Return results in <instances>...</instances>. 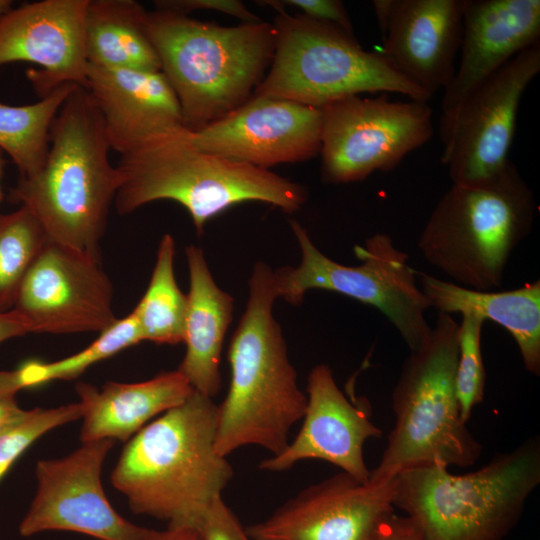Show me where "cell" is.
<instances>
[{
  "mask_svg": "<svg viewBox=\"0 0 540 540\" xmlns=\"http://www.w3.org/2000/svg\"><path fill=\"white\" fill-rule=\"evenodd\" d=\"M216 427L217 405L194 390L127 441L111 482L135 514L197 527L233 477L216 451Z\"/></svg>",
  "mask_w": 540,
  "mask_h": 540,
  "instance_id": "cell-1",
  "label": "cell"
},
{
  "mask_svg": "<svg viewBox=\"0 0 540 540\" xmlns=\"http://www.w3.org/2000/svg\"><path fill=\"white\" fill-rule=\"evenodd\" d=\"M110 150L95 101L77 85L52 122L41 168L20 176L9 200L26 207L50 241L100 258L109 209L122 183Z\"/></svg>",
  "mask_w": 540,
  "mask_h": 540,
  "instance_id": "cell-2",
  "label": "cell"
},
{
  "mask_svg": "<svg viewBox=\"0 0 540 540\" xmlns=\"http://www.w3.org/2000/svg\"><path fill=\"white\" fill-rule=\"evenodd\" d=\"M276 298L274 271L259 261L228 349L229 389L217 405L215 448L221 456L248 445L277 455L288 445L292 427L304 416L307 396L298 386L281 327L273 315Z\"/></svg>",
  "mask_w": 540,
  "mask_h": 540,
  "instance_id": "cell-3",
  "label": "cell"
},
{
  "mask_svg": "<svg viewBox=\"0 0 540 540\" xmlns=\"http://www.w3.org/2000/svg\"><path fill=\"white\" fill-rule=\"evenodd\" d=\"M117 168L122 183L114 204L120 215L153 201L173 200L189 212L198 234L212 217L243 202H265L292 213L307 199L299 183L200 150L187 127L146 139L121 154Z\"/></svg>",
  "mask_w": 540,
  "mask_h": 540,
  "instance_id": "cell-4",
  "label": "cell"
},
{
  "mask_svg": "<svg viewBox=\"0 0 540 540\" xmlns=\"http://www.w3.org/2000/svg\"><path fill=\"white\" fill-rule=\"evenodd\" d=\"M146 31L193 132L250 98L275 48L274 26L262 20L220 26L156 9L147 11Z\"/></svg>",
  "mask_w": 540,
  "mask_h": 540,
  "instance_id": "cell-5",
  "label": "cell"
},
{
  "mask_svg": "<svg viewBox=\"0 0 540 540\" xmlns=\"http://www.w3.org/2000/svg\"><path fill=\"white\" fill-rule=\"evenodd\" d=\"M393 482L394 507L413 521L422 540H504L540 483L539 439L472 472L452 474L430 463L401 471Z\"/></svg>",
  "mask_w": 540,
  "mask_h": 540,
  "instance_id": "cell-6",
  "label": "cell"
},
{
  "mask_svg": "<svg viewBox=\"0 0 540 540\" xmlns=\"http://www.w3.org/2000/svg\"><path fill=\"white\" fill-rule=\"evenodd\" d=\"M459 324L439 313L428 338L404 361L392 392L395 424L371 480L424 464L465 468L482 445L462 419L456 391Z\"/></svg>",
  "mask_w": 540,
  "mask_h": 540,
  "instance_id": "cell-7",
  "label": "cell"
},
{
  "mask_svg": "<svg viewBox=\"0 0 540 540\" xmlns=\"http://www.w3.org/2000/svg\"><path fill=\"white\" fill-rule=\"evenodd\" d=\"M536 210L532 190L510 161L487 184H452L430 213L417 246L451 282L490 291L501 286L508 260L529 234Z\"/></svg>",
  "mask_w": 540,
  "mask_h": 540,
  "instance_id": "cell-8",
  "label": "cell"
},
{
  "mask_svg": "<svg viewBox=\"0 0 540 540\" xmlns=\"http://www.w3.org/2000/svg\"><path fill=\"white\" fill-rule=\"evenodd\" d=\"M263 3L278 12L273 24L275 48L270 70L254 95L316 108L365 92L430 100L382 53L364 50L354 34L304 15H289L278 1Z\"/></svg>",
  "mask_w": 540,
  "mask_h": 540,
  "instance_id": "cell-9",
  "label": "cell"
},
{
  "mask_svg": "<svg viewBox=\"0 0 540 540\" xmlns=\"http://www.w3.org/2000/svg\"><path fill=\"white\" fill-rule=\"evenodd\" d=\"M290 226L301 261L297 267L274 271L278 297L298 305L310 289L333 291L378 309L410 351L428 338L432 327L425 312L430 305L416 284L417 272L409 265V255L399 250L388 234H374L363 246L356 245L354 253L361 264L347 266L318 250L297 221L291 220Z\"/></svg>",
  "mask_w": 540,
  "mask_h": 540,
  "instance_id": "cell-10",
  "label": "cell"
},
{
  "mask_svg": "<svg viewBox=\"0 0 540 540\" xmlns=\"http://www.w3.org/2000/svg\"><path fill=\"white\" fill-rule=\"evenodd\" d=\"M321 176L324 182L362 181L397 167L434 133L428 102L349 96L321 108Z\"/></svg>",
  "mask_w": 540,
  "mask_h": 540,
  "instance_id": "cell-11",
  "label": "cell"
},
{
  "mask_svg": "<svg viewBox=\"0 0 540 540\" xmlns=\"http://www.w3.org/2000/svg\"><path fill=\"white\" fill-rule=\"evenodd\" d=\"M539 72L537 43L517 54L465 99L441 140V162L452 184L481 186L506 168L522 96Z\"/></svg>",
  "mask_w": 540,
  "mask_h": 540,
  "instance_id": "cell-12",
  "label": "cell"
},
{
  "mask_svg": "<svg viewBox=\"0 0 540 540\" xmlns=\"http://www.w3.org/2000/svg\"><path fill=\"white\" fill-rule=\"evenodd\" d=\"M113 444L110 439L82 442L65 457L38 461L36 494L19 533L30 537L58 530L98 540H144L149 529L122 517L103 490L102 466Z\"/></svg>",
  "mask_w": 540,
  "mask_h": 540,
  "instance_id": "cell-13",
  "label": "cell"
},
{
  "mask_svg": "<svg viewBox=\"0 0 540 540\" xmlns=\"http://www.w3.org/2000/svg\"><path fill=\"white\" fill-rule=\"evenodd\" d=\"M101 259L48 241L27 271L13 307L31 333L98 331L117 319Z\"/></svg>",
  "mask_w": 540,
  "mask_h": 540,
  "instance_id": "cell-14",
  "label": "cell"
},
{
  "mask_svg": "<svg viewBox=\"0 0 540 540\" xmlns=\"http://www.w3.org/2000/svg\"><path fill=\"white\" fill-rule=\"evenodd\" d=\"M393 478L361 482L340 472L303 489L246 527L256 540H376L395 514Z\"/></svg>",
  "mask_w": 540,
  "mask_h": 540,
  "instance_id": "cell-15",
  "label": "cell"
},
{
  "mask_svg": "<svg viewBox=\"0 0 540 540\" xmlns=\"http://www.w3.org/2000/svg\"><path fill=\"white\" fill-rule=\"evenodd\" d=\"M323 114L297 102L253 95L222 118L192 131L202 151L268 169L320 153Z\"/></svg>",
  "mask_w": 540,
  "mask_h": 540,
  "instance_id": "cell-16",
  "label": "cell"
},
{
  "mask_svg": "<svg viewBox=\"0 0 540 540\" xmlns=\"http://www.w3.org/2000/svg\"><path fill=\"white\" fill-rule=\"evenodd\" d=\"M89 0H41L0 15V66L30 62L27 78L40 98L57 86L86 88L84 20Z\"/></svg>",
  "mask_w": 540,
  "mask_h": 540,
  "instance_id": "cell-17",
  "label": "cell"
},
{
  "mask_svg": "<svg viewBox=\"0 0 540 540\" xmlns=\"http://www.w3.org/2000/svg\"><path fill=\"white\" fill-rule=\"evenodd\" d=\"M464 0H375L383 55L430 99L450 84L463 31Z\"/></svg>",
  "mask_w": 540,
  "mask_h": 540,
  "instance_id": "cell-18",
  "label": "cell"
},
{
  "mask_svg": "<svg viewBox=\"0 0 540 540\" xmlns=\"http://www.w3.org/2000/svg\"><path fill=\"white\" fill-rule=\"evenodd\" d=\"M537 43L539 0H464L459 60L441 103V140L465 99L517 54Z\"/></svg>",
  "mask_w": 540,
  "mask_h": 540,
  "instance_id": "cell-19",
  "label": "cell"
},
{
  "mask_svg": "<svg viewBox=\"0 0 540 540\" xmlns=\"http://www.w3.org/2000/svg\"><path fill=\"white\" fill-rule=\"evenodd\" d=\"M307 406L302 426L286 448L259 463L269 472H283L306 459H319L337 466L353 478H370L363 454L365 442L379 438L382 431L368 411L351 403L340 390L332 370L316 365L307 379Z\"/></svg>",
  "mask_w": 540,
  "mask_h": 540,
  "instance_id": "cell-20",
  "label": "cell"
},
{
  "mask_svg": "<svg viewBox=\"0 0 540 540\" xmlns=\"http://www.w3.org/2000/svg\"><path fill=\"white\" fill-rule=\"evenodd\" d=\"M86 89L102 116L111 149L120 155L154 135L186 127L175 92L161 71L87 64Z\"/></svg>",
  "mask_w": 540,
  "mask_h": 540,
  "instance_id": "cell-21",
  "label": "cell"
},
{
  "mask_svg": "<svg viewBox=\"0 0 540 540\" xmlns=\"http://www.w3.org/2000/svg\"><path fill=\"white\" fill-rule=\"evenodd\" d=\"M76 391L84 409L82 442H127L151 419L186 401L194 389L175 370L137 383L107 382L100 390L79 382Z\"/></svg>",
  "mask_w": 540,
  "mask_h": 540,
  "instance_id": "cell-22",
  "label": "cell"
},
{
  "mask_svg": "<svg viewBox=\"0 0 540 540\" xmlns=\"http://www.w3.org/2000/svg\"><path fill=\"white\" fill-rule=\"evenodd\" d=\"M186 258L190 281L183 341L186 353L177 370L196 392L213 398L221 387V351L234 300L216 284L201 248L188 245Z\"/></svg>",
  "mask_w": 540,
  "mask_h": 540,
  "instance_id": "cell-23",
  "label": "cell"
},
{
  "mask_svg": "<svg viewBox=\"0 0 540 540\" xmlns=\"http://www.w3.org/2000/svg\"><path fill=\"white\" fill-rule=\"evenodd\" d=\"M421 291L439 313L474 314L504 327L516 342L527 371L540 374V281L503 291H477L418 273Z\"/></svg>",
  "mask_w": 540,
  "mask_h": 540,
  "instance_id": "cell-24",
  "label": "cell"
},
{
  "mask_svg": "<svg viewBox=\"0 0 540 540\" xmlns=\"http://www.w3.org/2000/svg\"><path fill=\"white\" fill-rule=\"evenodd\" d=\"M147 10L134 0H89L84 20L87 64L106 69L161 71L146 31Z\"/></svg>",
  "mask_w": 540,
  "mask_h": 540,
  "instance_id": "cell-25",
  "label": "cell"
},
{
  "mask_svg": "<svg viewBox=\"0 0 540 540\" xmlns=\"http://www.w3.org/2000/svg\"><path fill=\"white\" fill-rule=\"evenodd\" d=\"M142 341L138 322L131 312L117 319L78 353L50 363L29 360L14 370L0 371V398H14L21 389L50 381L74 379L93 364Z\"/></svg>",
  "mask_w": 540,
  "mask_h": 540,
  "instance_id": "cell-26",
  "label": "cell"
},
{
  "mask_svg": "<svg viewBox=\"0 0 540 540\" xmlns=\"http://www.w3.org/2000/svg\"><path fill=\"white\" fill-rule=\"evenodd\" d=\"M76 86L59 85L29 105L0 103V149L12 158L21 177L32 176L41 168L49 148L52 122Z\"/></svg>",
  "mask_w": 540,
  "mask_h": 540,
  "instance_id": "cell-27",
  "label": "cell"
},
{
  "mask_svg": "<svg viewBox=\"0 0 540 540\" xmlns=\"http://www.w3.org/2000/svg\"><path fill=\"white\" fill-rule=\"evenodd\" d=\"M175 242L162 236L149 285L132 311L143 341L175 345L184 341L187 295L178 287L174 273Z\"/></svg>",
  "mask_w": 540,
  "mask_h": 540,
  "instance_id": "cell-28",
  "label": "cell"
},
{
  "mask_svg": "<svg viewBox=\"0 0 540 540\" xmlns=\"http://www.w3.org/2000/svg\"><path fill=\"white\" fill-rule=\"evenodd\" d=\"M48 241L26 207L0 213V312L13 309L27 271Z\"/></svg>",
  "mask_w": 540,
  "mask_h": 540,
  "instance_id": "cell-29",
  "label": "cell"
},
{
  "mask_svg": "<svg viewBox=\"0 0 540 540\" xmlns=\"http://www.w3.org/2000/svg\"><path fill=\"white\" fill-rule=\"evenodd\" d=\"M484 320L463 314L458 331L456 391L462 419L467 423L474 407L481 403L485 390V368L481 349Z\"/></svg>",
  "mask_w": 540,
  "mask_h": 540,
  "instance_id": "cell-30",
  "label": "cell"
},
{
  "mask_svg": "<svg viewBox=\"0 0 540 540\" xmlns=\"http://www.w3.org/2000/svg\"><path fill=\"white\" fill-rule=\"evenodd\" d=\"M83 410L80 402L34 408L22 422L0 435V480L32 443L50 430L82 418Z\"/></svg>",
  "mask_w": 540,
  "mask_h": 540,
  "instance_id": "cell-31",
  "label": "cell"
},
{
  "mask_svg": "<svg viewBox=\"0 0 540 540\" xmlns=\"http://www.w3.org/2000/svg\"><path fill=\"white\" fill-rule=\"evenodd\" d=\"M197 529L202 540H256L247 533L222 496L211 503Z\"/></svg>",
  "mask_w": 540,
  "mask_h": 540,
  "instance_id": "cell-32",
  "label": "cell"
},
{
  "mask_svg": "<svg viewBox=\"0 0 540 540\" xmlns=\"http://www.w3.org/2000/svg\"><path fill=\"white\" fill-rule=\"evenodd\" d=\"M154 3L157 9L183 15H188L195 10H211L237 17L244 23L261 20L243 2L237 0H159Z\"/></svg>",
  "mask_w": 540,
  "mask_h": 540,
  "instance_id": "cell-33",
  "label": "cell"
},
{
  "mask_svg": "<svg viewBox=\"0 0 540 540\" xmlns=\"http://www.w3.org/2000/svg\"><path fill=\"white\" fill-rule=\"evenodd\" d=\"M282 6H293L303 15L320 22L330 23L350 34L353 26L344 4L338 0H285L278 1Z\"/></svg>",
  "mask_w": 540,
  "mask_h": 540,
  "instance_id": "cell-34",
  "label": "cell"
},
{
  "mask_svg": "<svg viewBox=\"0 0 540 540\" xmlns=\"http://www.w3.org/2000/svg\"><path fill=\"white\" fill-rule=\"evenodd\" d=\"M376 540H422V536L410 518L394 514L383 524Z\"/></svg>",
  "mask_w": 540,
  "mask_h": 540,
  "instance_id": "cell-35",
  "label": "cell"
},
{
  "mask_svg": "<svg viewBox=\"0 0 540 540\" xmlns=\"http://www.w3.org/2000/svg\"><path fill=\"white\" fill-rule=\"evenodd\" d=\"M27 333H31L29 325L16 310L0 312V343Z\"/></svg>",
  "mask_w": 540,
  "mask_h": 540,
  "instance_id": "cell-36",
  "label": "cell"
},
{
  "mask_svg": "<svg viewBox=\"0 0 540 540\" xmlns=\"http://www.w3.org/2000/svg\"><path fill=\"white\" fill-rule=\"evenodd\" d=\"M29 412L20 408L15 398H0V435L22 422Z\"/></svg>",
  "mask_w": 540,
  "mask_h": 540,
  "instance_id": "cell-37",
  "label": "cell"
},
{
  "mask_svg": "<svg viewBox=\"0 0 540 540\" xmlns=\"http://www.w3.org/2000/svg\"><path fill=\"white\" fill-rule=\"evenodd\" d=\"M144 540H202L197 527L167 526L164 530L149 529Z\"/></svg>",
  "mask_w": 540,
  "mask_h": 540,
  "instance_id": "cell-38",
  "label": "cell"
},
{
  "mask_svg": "<svg viewBox=\"0 0 540 540\" xmlns=\"http://www.w3.org/2000/svg\"><path fill=\"white\" fill-rule=\"evenodd\" d=\"M4 165H5V159L3 158V151L0 149V202L4 198V193H3L2 185H1Z\"/></svg>",
  "mask_w": 540,
  "mask_h": 540,
  "instance_id": "cell-39",
  "label": "cell"
},
{
  "mask_svg": "<svg viewBox=\"0 0 540 540\" xmlns=\"http://www.w3.org/2000/svg\"><path fill=\"white\" fill-rule=\"evenodd\" d=\"M10 9H12V1L0 0V15L6 13Z\"/></svg>",
  "mask_w": 540,
  "mask_h": 540,
  "instance_id": "cell-40",
  "label": "cell"
}]
</instances>
